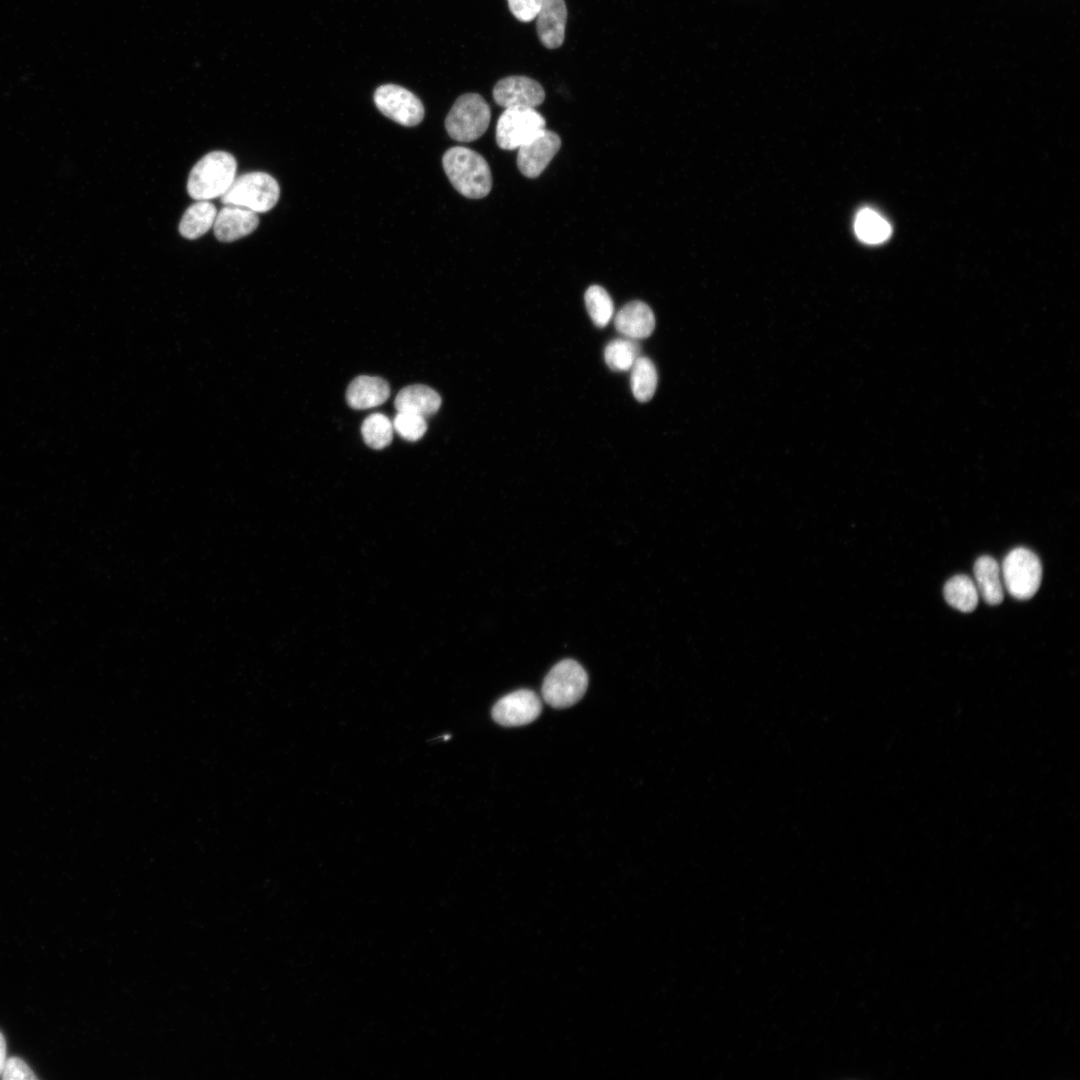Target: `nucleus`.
<instances>
[{
	"mask_svg": "<svg viewBox=\"0 0 1080 1080\" xmlns=\"http://www.w3.org/2000/svg\"><path fill=\"white\" fill-rule=\"evenodd\" d=\"M444 171L453 187L471 199L487 196L492 175L487 161L479 153L463 146L448 149L442 158Z\"/></svg>",
	"mask_w": 1080,
	"mask_h": 1080,
	"instance_id": "obj_1",
	"label": "nucleus"
},
{
	"mask_svg": "<svg viewBox=\"0 0 1080 1080\" xmlns=\"http://www.w3.org/2000/svg\"><path fill=\"white\" fill-rule=\"evenodd\" d=\"M237 162L225 151H212L204 155L191 169L187 180V192L197 201L221 197L236 177Z\"/></svg>",
	"mask_w": 1080,
	"mask_h": 1080,
	"instance_id": "obj_2",
	"label": "nucleus"
},
{
	"mask_svg": "<svg viewBox=\"0 0 1080 1080\" xmlns=\"http://www.w3.org/2000/svg\"><path fill=\"white\" fill-rule=\"evenodd\" d=\"M279 196L280 188L274 177L265 172H249L235 177L221 196V202L264 213L277 204Z\"/></svg>",
	"mask_w": 1080,
	"mask_h": 1080,
	"instance_id": "obj_3",
	"label": "nucleus"
},
{
	"mask_svg": "<svg viewBox=\"0 0 1080 1080\" xmlns=\"http://www.w3.org/2000/svg\"><path fill=\"white\" fill-rule=\"evenodd\" d=\"M588 687V675L573 659L555 664L544 678L542 697L550 706L558 709L576 704Z\"/></svg>",
	"mask_w": 1080,
	"mask_h": 1080,
	"instance_id": "obj_4",
	"label": "nucleus"
},
{
	"mask_svg": "<svg viewBox=\"0 0 1080 1080\" xmlns=\"http://www.w3.org/2000/svg\"><path fill=\"white\" fill-rule=\"evenodd\" d=\"M490 107L476 93L461 95L453 104L445 120L448 135L459 142H471L480 138L488 128Z\"/></svg>",
	"mask_w": 1080,
	"mask_h": 1080,
	"instance_id": "obj_5",
	"label": "nucleus"
},
{
	"mask_svg": "<svg viewBox=\"0 0 1080 1080\" xmlns=\"http://www.w3.org/2000/svg\"><path fill=\"white\" fill-rule=\"evenodd\" d=\"M1004 588L1018 599L1027 600L1035 595L1042 580V565L1038 556L1024 547L1011 550L1001 566Z\"/></svg>",
	"mask_w": 1080,
	"mask_h": 1080,
	"instance_id": "obj_6",
	"label": "nucleus"
},
{
	"mask_svg": "<svg viewBox=\"0 0 1080 1080\" xmlns=\"http://www.w3.org/2000/svg\"><path fill=\"white\" fill-rule=\"evenodd\" d=\"M545 118L531 107H510L496 125V142L501 149H518L545 128Z\"/></svg>",
	"mask_w": 1080,
	"mask_h": 1080,
	"instance_id": "obj_7",
	"label": "nucleus"
},
{
	"mask_svg": "<svg viewBox=\"0 0 1080 1080\" xmlns=\"http://www.w3.org/2000/svg\"><path fill=\"white\" fill-rule=\"evenodd\" d=\"M374 102L383 115L402 126H416L423 120L424 106L421 100L402 86H379L374 93Z\"/></svg>",
	"mask_w": 1080,
	"mask_h": 1080,
	"instance_id": "obj_8",
	"label": "nucleus"
},
{
	"mask_svg": "<svg viewBox=\"0 0 1080 1080\" xmlns=\"http://www.w3.org/2000/svg\"><path fill=\"white\" fill-rule=\"evenodd\" d=\"M542 711L537 694L520 689L500 698L492 708V717L502 726H522L533 722Z\"/></svg>",
	"mask_w": 1080,
	"mask_h": 1080,
	"instance_id": "obj_9",
	"label": "nucleus"
},
{
	"mask_svg": "<svg viewBox=\"0 0 1080 1080\" xmlns=\"http://www.w3.org/2000/svg\"><path fill=\"white\" fill-rule=\"evenodd\" d=\"M560 147V137L555 132L544 128L530 141L518 148L517 166L520 172L528 178L538 177Z\"/></svg>",
	"mask_w": 1080,
	"mask_h": 1080,
	"instance_id": "obj_10",
	"label": "nucleus"
},
{
	"mask_svg": "<svg viewBox=\"0 0 1080 1080\" xmlns=\"http://www.w3.org/2000/svg\"><path fill=\"white\" fill-rule=\"evenodd\" d=\"M494 101L503 108L539 106L545 99V91L536 80L526 76H508L499 80L493 88Z\"/></svg>",
	"mask_w": 1080,
	"mask_h": 1080,
	"instance_id": "obj_11",
	"label": "nucleus"
},
{
	"mask_svg": "<svg viewBox=\"0 0 1080 1080\" xmlns=\"http://www.w3.org/2000/svg\"><path fill=\"white\" fill-rule=\"evenodd\" d=\"M259 224L256 212L235 205H224L213 224L215 237L221 242H232L251 234Z\"/></svg>",
	"mask_w": 1080,
	"mask_h": 1080,
	"instance_id": "obj_12",
	"label": "nucleus"
},
{
	"mask_svg": "<svg viewBox=\"0 0 1080 1080\" xmlns=\"http://www.w3.org/2000/svg\"><path fill=\"white\" fill-rule=\"evenodd\" d=\"M537 18V34L548 49L558 48L565 38L567 8L564 0H542Z\"/></svg>",
	"mask_w": 1080,
	"mask_h": 1080,
	"instance_id": "obj_13",
	"label": "nucleus"
},
{
	"mask_svg": "<svg viewBox=\"0 0 1080 1080\" xmlns=\"http://www.w3.org/2000/svg\"><path fill=\"white\" fill-rule=\"evenodd\" d=\"M616 330L627 338L642 339L655 328V316L644 302L635 300L624 305L614 319Z\"/></svg>",
	"mask_w": 1080,
	"mask_h": 1080,
	"instance_id": "obj_14",
	"label": "nucleus"
},
{
	"mask_svg": "<svg viewBox=\"0 0 1080 1080\" xmlns=\"http://www.w3.org/2000/svg\"><path fill=\"white\" fill-rule=\"evenodd\" d=\"M390 396L386 380L377 376L361 375L352 380L346 391V400L354 409H368L383 404Z\"/></svg>",
	"mask_w": 1080,
	"mask_h": 1080,
	"instance_id": "obj_15",
	"label": "nucleus"
},
{
	"mask_svg": "<svg viewBox=\"0 0 1080 1080\" xmlns=\"http://www.w3.org/2000/svg\"><path fill=\"white\" fill-rule=\"evenodd\" d=\"M441 402V397L435 390L426 385L415 384L399 391L394 406L398 412H410L427 417L439 410Z\"/></svg>",
	"mask_w": 1080,
	"mask_h": 1080,
	"instance_id": "obj_16",
	"label": "nucleus"
},
{
	"mask_svg": "<svg viewBox=\"0 0 1080 1080\" xmlns=\"http://www.w3.org/2000/svg\"><path fill=\"white\" fill-rule=\"evenodd\" d=\"M975 585L979 596L989 605H998L1004 598V585L998 562L987 555L979 557L974 564Z\"/></svg>",
	"mask_w": 1080,
	"mask_h": 1080,
	"instance_id": "obj_17",
	"label": "nucleus"
},
{
	"mask_svg": "<svg viewBox=\"0 0 1080 1080\" xmlns=\"http://www.w3.org/2000/svg\"><path fill=\"white\" fill-rule=\"evenodd\" d=\"M217 212L210 201H196L184 212L178 227L179 233L186 239L199 238L213 227Z\"/></svg>",
	"mask_w": 1080,
	"mask_h": 1080,
	"instance_id": "obj_18",
	"label": "nucleus"
},
{
	"mask_svg": "<svg viewBox=\"0 0 1080 1080\" xmlns=\"http://www.w3.org/2000/svg\"><path fill=\"white\" fill-rule=\"evenodd\" d=\"M943 591L947 603L961 612H972L979 601L975 582L966 575L961 574L950 578Z\"/></svg>",
	"mask_w": 1080,
	"mask_h": 1080,
	"instance_id": "obj_19",
	"label": "nucleus"
},
{
	"mask_svg": "<svg viewBox=\"0 0 1080 1080\" xmlns=\"http://www.w3.org/2000/svg\"><path fill=\"white\" fill-rule=\"evenodd\" d=\"M854 230L857 237L867 244H879L886 241L892 228L889 222L878 212L870 208L861 209L855 218Z\"/></svg>",
	"mask_w": 1080,
	"mask_h": 1080,
	"instance_id": "obj_20",
	"label": "nucleus"
},
{
	"mask_svg": "<svg viewBox=\"0 0 1080 1080\" xmlns=\"http://www.w3.org/2000/svg\"><path fill=\"white\" fill-rule=\"evenodd\" d=\"M631 389L639 402L649 401L657 388L658 376L654 363L639 356L631 367Z\"/></svg>",
	"mask_w": 1080,
	"mask_h": 1080,
	"instance_id": "obj_21",
	"label": "nucleus"
},
{
	"mask_svg": "<svg viewBox=\"0 0 1080 1080\" xmlns=\"http://www.w3.org/2000/svg\"><path fill=\"white\" fill-rule=\"evenodd\" d=\"M640 356V346L635 339L618 338L610 341L604 350V359L613 371H627L631 369L636 359Z\"/></svg>",
	"mask_w": 1080,
	"mask_h": 1080,
	"instance_id": "obj_22",
	"label": "nucleus"
},
{
	"mask_svg": "<svg viewBox=\"0 0 1080 1080\" xmlns=\"http://www.w3.org/2000/svg\"><path fill=\"white\" fill-rule=\"evenodd\" d=\"M393 424L384 414L373 413L362 423L361 434L365 443L373 449L388 446L393 437Z\"/></svg>",
	"mask_w": 1080,
	"mask_h": 1080,
	"instance_id": "obj_23",
	"label": "nucleus"
},
{
	"mask_svg": "<svg viewBox=\"0 0 1080 1080\" xmlns=\"http://www.w3.org/2000/svg\"><path fill=\"white\" fill-rule=\"evenodd\" d=\"M584 299L588 314L594 324L605 327L614 312V304L608 292L599 285H592L586 290Z\"/></svg>",
	"mask_w": 1080,
	"mask_h": 1080,
	"instance_id": "obj_24",
	"label": "nucleus"
},
{
	"mask_svg": "<svg viewBox=\"0 0 1080 1080\" xmlns=\"http://www.w3.org/2000/svg\"><path fill=\"white\" fill-rule=\"evenodd\" d=\"M392 424L393 429L408 441L419 440L427 430L425 417L410 412H398Z\"/></svg>",
	"mask_w": 1080,
	"mask_h": 1080,
	"instance_id": "obj_25",
	"label": "nucleus"
},
{
	"mask_svg": "<svg viewBox=\"0 0 1080 1080\" xmlns=\"http://www.w3.org/2000/svg\"><path fill=\"white\" fill-rule=\"evenodd\" d=\"M5 1080H35L37 1076L33 1073L30 1067L18 1057L7 1058L2 1073L0 1075Z\"/></svg>",
	"mask_w": 1080,
	"mask_h": 1080,
	"instance_id": "obj_26",
	"label": "nucleus"
},
{
	"mask_svg": "<svg viewBox=\"0 0 1080 1080\" xmlns=\"http://www.w3.org/2000/svg\"><path fill=\"white\" fill-rule=\"evenodd\" d=\"M509 9L515 18L529 22L536 18L542 0H507Z\"/></svg>",
	"mask_w": 1080,
	"mask_h": 1080,
	"instance_id": "obj_27",
	"label": "nucleus"
},
{
	"mask_svg": "<svg viewBox=\"0 0 1080 1080\" xmlns=\"http://www.w3.org/2000/svg\"><path fill=\"white\" fill-rule=\"evenodd\" d=\"M7 1060L6 1041L3 1034L0 1032V1075Z\"/></svg>",
	"mask_w": 1080,
	"mask_h": 1080,
	"instance_id": "obj_28",
	"label": "nucleus"
}]
</instances>
